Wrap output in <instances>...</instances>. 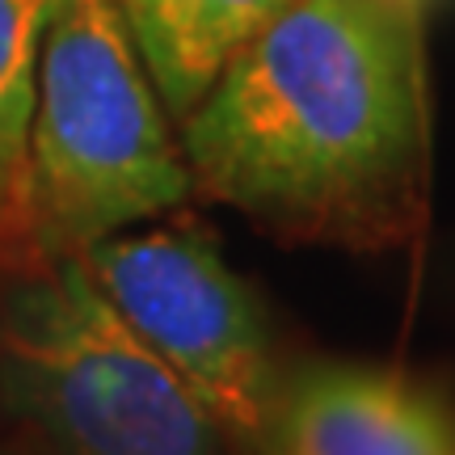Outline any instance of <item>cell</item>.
I'll list each match as a JSON object with an SVG mask.
<instances>
[{"label": "cell", "instance_id": "6da1fadb", "mask_svg": "<svg viewBox=\"0 0 455 455\" xmlns=\"http://www.w3.org/2000/svg\"><path fill=\"white\" fill-rule=\"evenodd\" d=\"M178 127L198 195L275 236L392 249L426 224L409 0H287Z\"/></svg>", "mask_w": 455, "mask_h": 455}, {"label": "cell", "instance_id": "7a4b0ae2", "mask_svg": "<svg viewBox=\"0 0 455 455\" xmlns=\"http://www.w3.org/2000/svg\"><path fill=\"white\" fill-rule=\"evenodd\" d=\"M195 181L114 0H51L30 131L34 261L181 207Z\"/></svg>", "mask_w": 455, "mask_h": 455}, {"label": "cell", "instance_id": "3957f363", "mask_svg": "<svg viewBox=\"0 0 455 455\" xmlns=\"http://www.w3.org/2000/svg\"><path fill=\"white\" fill-rule=\"evenodd\" d=\"M0 409L51 455H232L195 392L135 338L81 258H43L0 295Z\"/></svg>", "mask_w": 455, "mask_h": 455}, {"label": "cell", "instance_id": "277c9868", "mask_svg": "<svg viewBox=\"0 0 455 455\" xmlns=\"http://www.w3.org/2000/svg\"><path fill=\"white\" fill-rule=\"evenodd\" d=\"M76 258L118 321L203 401L232 455L258 451L287 371L261 299L212 236L198 228L114 232Z\"/></svg>", "mask_w": 455, "mask_h": 455}, {"label": "cell", "instance_id": "5b68a950", "mask_svg": "<svg viewBox=\"0 0 455 455\" xmlns=\"http://www.w3.org/2000/svg\"><path fill=\"white\" fill-rule=\"evenodd\" d=\"M253 455H455V396L379 363H308L283 375Z\"/></svg>", "mask_w": 455, "mask_h": 455}, {"label": "cell", "instance_id": "8992f818", "mask_svg": "<svg viewBox=\"0 0 455 455\" xmlns=\"http://www.w3.org/2000/svg\"><path fill=\"white\" fill-rule=\"evenodd\" d=\"M283 4L287 0H114L173 123L207 98L228 60Z\"/></svg>", "mask_w": 455, "mask_h": 455}, {"label": "cell", "instance_id": "52a82bcc", "mask_svg": "<svg viewBox=\"0 0 455 455\" xmlns=\"http://www.w3.org/2000/svg\"><path fill=\"white\" fill-rule=\"evenodd\" d=\"M51 0H0V258L34 261L30 131Z\"/></svg>", "mask_w": 455, "mask_h": 455}, {"label": "cell", "instance_id": "ba28073f", "mask_svg": "<svg viewBox=\"0 0 455 455\" xmlns=\"http://www.w3.org/2000/svg\"><path fill=\"white\" fill-rule=\"evenodd\" d=\"M0 455H34V451H26V447H0Z\"/></svg>", "mask_w": 455, "mask_h": 455}]
</instances>
